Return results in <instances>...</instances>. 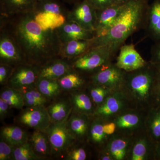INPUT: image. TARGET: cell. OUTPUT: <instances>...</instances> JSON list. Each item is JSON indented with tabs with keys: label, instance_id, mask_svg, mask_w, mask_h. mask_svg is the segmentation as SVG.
<instances>
[{
	"label": "cell",
	"instance_id": "obj_8",
	"mask_svg": "<svg viewBox=\"0 0 160 160\" xmlns=\"http://www.w3.org/2000/svg\"><path fill=\"white\" fill-rule=\"evenodd\" d=\"M40 67L26 63L15 67L7 86L19 89L36 84L38 78Z\"/></svg>",
	"mask_w": 160,
	"mask_h": 160
},
{
	"label": "cell",
	"instance_id": "obj_23",
	"mask_svg": "<svg viewBox=\"0 0 160 160\" xmlns=\"http://www.w3.org/2000/svg\"><path fill=\"white\" fill-rule=\"evenodd\" d=\"M61 0H40L37 1L33 12H52L67 17L70 9Z\"/></svg>",
	"mask_w": 160,
	"mask_h": 160
},
{
	"label": "cell",
	"instance_id": "obj_20",
	"mask_svg": "<svg viewBox=\"0 0 160 160\" xmlns=\"http://www.w3.org/2000/svg\"><path fill=\"white\" fill-rule=\"evenodd\" d=\"M1 137L14 147L26 142L29 138L28 133L17 126L3 127L1 130Z\"/></svg>",
	"mask_w": 160,
	"mask_h": 160
},
{
	"label": "cell",
	"instance_id": "obj_11",
	"mask_svg": "<svg viewBox=\"0 0 160 160\" xmlns=\"http://www.w3.org/2000/svg\"><path fill=\"white\" fill-rule=\"evenodd\" d=\"M91 80L94 85L108 87L119 86L125 80L123 70L116 65L109 63L101 67L91 76Z\"/></svg>",
	"mask_w": 160,
	"mask_h": 160
},
{
	"label": "cell",
	"instance_id": "obj_37",
	"mask_svg": "<svg viewBox=\"0 0 160 160\" xmlns=\"http://www.w3.org/2000/svg\"><path fill=\"white\" fill-rule=\"evenodd\" d=\"M146 145L145 142L143 141H140L136 144L133 148L132 159L142 160L146 155Z\"/></svg>",
	"mask_w": 160,
	"mask_h": 160
},
{
	"label": "cell",
	"instance_id": "obj_34",
	"mask_svg": "<svg viewBox=\"0 0 160 160\" xmlns=\"http://www.w3.org/2000/svg\"><path fill=\"white\" fill-rule=\"evenodd\" d=\"M14 148L1 138L0 160H12V154Z\"/></svg>",
	"mask_w": 160,
	"mask_h": 160
},
{
	"label": "cell",
	"instance_id": "obj_28",
	"mask_svg": "<svg viewBox=\"0 0 160 160\" xmlns=\"http://www.w3.org/2000/svg\"><path fill=\"white\" fill-rule=\"evenodd\" d=\"M71 105L76 111L89 113L92 110V103L87 95L83 93H73L71 95Z\"/></svg>",
	"mask_w": 160,
	"mask_h": 160
},
{
	"label": "cell",
	"instance_id": "obj_1",
	"mask_svg": "<svg viewBox=\"0 0 160 160\" xmlns=\"http://www.w3.org/2000/svg\"><path fill=\"white\" fill-rule=\"evenodd\" d=\"M0 29L11 35L28 64L41 66L59 57L60 42L56 30H44L33 13L0 15Z\"/></svg>",
	"mask_w": 160,
	"mask_h": 160
},
{
	"label": "cell",
	"instance_id": "obj_22",
	"mask_svg": "<svg viewBox=\"0 0 160 160\" xmlns=\"http://www.w3.org/2000/svg\"><path fill=\"white\" fill-rule=\"evenodd\" d=\"M21 92L26 107L44 106L48 99L38 89L36 84L18 89Z\"/></svg>",
	"mask_w": 160,
	"mask_h": 160
},
{
	"label": "cell",
	"instance_id": "obj_19",
	"mask_svg": "<svg viewBox=\"0 0 160 160\" xmlns=\"http://www.w3.org/2000/svg\"><path fill=\"white\" fill-rule=\"evenodd\" d=\"M35 21L44 30H54L63 25L67 17L52 12H33Z\"/></svg>",
	"mask_w": 160,
	"mask_h": 160
},
{
	"label": "cell",
	"instance_id": "obj_42",
	"mask_svg": "<svg viewBox=\"0 0 160 160\" xmlns=\"http://www.w3.org/2000/svg\"><path fill=\"white\" fill-rule=\"evenodd\" d=\"M10 106L4 100L0 98V118L1 120L4 119L7 116L9 112Z\"/></svg>",
	"mask_w": 160,
	"mask_h": 160
},
{
	"label": "cell",
	"instance_id": "obj_4",
	"mask_svg": "<svg viewBox=\"0 0 160 160\" xmlns=\"http://www.w3.org/2000/svg\"><path fill=\"white\" fill-rule=\"evenodd\" d=\"M68 119L59 122L51 123L45 131L53 154H60L66 151L75 139L67 127Z\"/></svg>",
	"mask_w": 160,
	"mask_h": 160
},
{
	"label": "cell",
	"instance_id": "obj_45",
	"mask_svg": "<svg viewBox=\"0 0 160 160\" xmlns=\"http://www.w3.org/2000/svg\"><path fill=\"white\" fill-rule=\"evenodd\" d=\"M130 0H115L116 5H125L129 2Z\"/></svg>",
	"mask_w": 160,
	"mask_h": 160
},
{
	"label": "cell",
	"instance_id": "obj_32",
	"mask_svg": "<svg viewBox=\"0 0 160 160\" xmlns=\"http://www.w3.org/2000/svg\"><path fill=\"white\" fill-rule=\"evenodd\" d=\"M138 122V117L136 115L127 114L119 118L117 124L121 128H130L135 126Z\"/></svg>",
	"mask_w": 160,
	"mask_h": 160
},
{
	"label": "cell",
	"instance_id": "obj_6",
	"mask_svg": "<svg viewBox=\"0 0 160 160\" xmlns=\"http://www.w3.org/2000/svg\"><path fill=\"white\" fill-rule=\"evenodd\" d=\"M67 19L77 23L84 29L94 32L97 20V10L87 0H82L72 5Z\"/></svg>",
	"mask_w": 160,
	"mask_h": 160
},
{
	"label": "cell",
	"instance_id": "obj_33",
	"mask_svg": "<svg viewBox=\"0 0 160 160\" xmlns=\"http://www.w3.org/2000/svg\"><path fill=\"white\" fill-rule=\"evenodd\" d=\"M92 140L95 142H100L102 141L105 137L103 125L100 123L94 122L91 126L90 131Z\"/></svg>",
	"mask_w": 160,
	"mask_h": 160
},
{
	"label": "cell",
	"instance_id": "obj_43",
	"mask_svg": "<svg viewBox=\"0 0 160 160\" xmlns=\"http://www.w3.org/2000/svg\"><path fill=\"white\" fill-rule=\"evenodd\" d=\"M103 128L105 134L110 135L114 132L116 129V125L114 123H110L103 125Z\"/></svg>",
	"mask_w": 160,
	"mask_h": 160
},
{
	"label": "cell",
	"instance_id": "obj_16",
	"mask_svg": "<svg viewBox=\"0 0 160 160\" xmlns=\"http://www.w3.org/2000/svg\"><path fill=\"white\" fill-rule=\"evenodd\" d=\"M91 40H72L61 43L59 57L68 60L78 57L92 48Z\"/></svg>",
	"mask_w": 160,
	"mask_h": 160
},
{
	"label": "cell",
	"instance_id": "obj_12",
	"mask_svg": "<svg viewBox=\"0 0 160 160\" xmlns=\"http://www.w3.org/2000/svg\"><path fill=\"white\" fill-rule=\"evenodd\" d=\"M126 4L113 5L103 10L97 11L95 37L104 35L111 29L122 13Z\"/></svg>",
	"mask_w": 160,
	"mask_h": 160
},
{
	"label": "cell",
	"instance_id": "obj_2",
	"mask_svg": "<svg viewBox=\"0 0 160 160\" xmlns=\"http://www.w3.org/2000/svg\"><path fill=\"white\" fill-rule=\"evenodd\" d=\"M149 6L148 0H130L111 29L91 40L92 48L108 46L117 53L130 36L145 28Z\"/></svg>",
	"mask_w": 160,
	"mask_h": 160
},
{
	"label": "cell",
	"instance_id": "obj_3",
	"mask_svg": "<svg viewBox=\"0 0 160 160\" xmlns=\"http://www.w3.org/2000/svg\"><path fill=\"white\" fill-rule=\"evenodd\" d=\"M116 54L109 46H99L91 48L78 57L69 61L72 69L78 72L97 71L110 63Z\"/></svg>",
	"mask_w": 160,
	"mask_h": 160
},
{
	"label": "cell",
	"instance_id": "obj_7",
	"mask_svg": "<svg viewBox=\"0 0 160 160\" xmlns=\"http://www.w3.org/2000/svg\"><path fill=\"white\" fill-rule=\"evenodd\" d=\"M18 121L35 130L44 132L51 123L47 109L44 106L26 107L19 115Z\"/></svg>",
	"mask_w": 160,
	"mask_h": 160
},
{
	"label": "cell",
	"instance_id": "obj_14",
	"mask_svg": "<svg viewBox=\"0 0 160 160\" xmlns=\"http://www.w3.org/2000/svg\"><path fill=\"white\" fill-rule=\"evenodd\" d=\"M73 69L69 60L58 57L40 66L38 78L58 80Z\"/></svg>",
	"mask_w": 160,
	"mask_h": 160
},
{
	"label": "cell",
	"instance_id": "obj_40",
	"mask_svg": "<svg viewBox=\"0 0 160 160\" xmlns=\"http://www.w3.org/2000/svg\"><path fill=\"white\" fill-rule=\"evenodd\" d=\"M152 62L160 67V42H155L151 49Z\"/></svg>",
	"mask_w": 160,
	"mask_h": 160
},
{
	"label": "cell",
	"instance_id": "obj_38",
	"mask_svg": "<svg viewBox=\"0 0 160 160\" xmlns=\"http://www.w3.org/2000/svg\"><path fill=\"white\" fill-rule=\"evenodd\" d=\"M97 11L102 10L116 5L115 0H87Z\"/></svg>",
	"mask_w": 160,
	"mask_h": 160
},
{
	"label": "cell",
	"instance_id": "obj_47",
	"mask_svg": "<svg viewBox=\"0 0 160 160\" xmlns=\"http://www.w3.org/2000/svg\"><path fill=\"white\" fill-rule=\"evenodd\" d=\"M35 1L36 2H37V1H40V0H35Z\"/></svg>",
	"mask_w": 160,
	"mask_h": 160
},
{
	"label": "cell",
	"instance_id": "obj_15",
	"mask_svg": "<svg viewBox=\"0 0 160 160\" xmlns=\"http://www.w3.org/2000/svg\"><path fill=\"white\" fill-rule=\"evenodd\" d=\"M145 29L148 37L160 42V0H153L147 10Z\"/></svg>",
	"mask_w": 160,
	"mask_h": 160
},
{
	"label": "cell",
	"instance_id": "obj_10",
	"mask_svg": "<svg viewBox=\"0 0 160 160\" xmlns=\"http://www.w3.org/2000/svg\"><path fill=\"white\" fill-rule=\"evenodd\" d=\"M116 65L126 72H131L143 68L147 63L138 52L133 44H124L119 50Z\"/></svg>",
	"mask_w": 160,
	"mask_h": 160
},
{
	"label": "cell",
	"instance_id": "obj_36",
	"mask_svg": "<svg viewBox=\"0 0 160 160\" xmlns=\"http://www.w3.org/2000/svg\"><path fill=\"white\" fill-rule=\"evenodd\" d=\"M15 67L8 64L0 63V84L6 85Z\"/></svg>",
	"mask_w": 160,
	"mask_h": 160
},
{
	"label": "cell",
	"instance_id": "obj_29",
	"mask_svg": "<svg viewBox=\"0 0 160 160\" xmlns=\"http://www.w3.org/2000/svg\"><path fill=\"white\" fill-rule=\"evenodd\" d=\"M41 159L33 151L29 141L14 148L12 160H36Z\"/></svg>",
	"mask_w": 160,
	"mask_h": 160
},
{
	"label": "cell",
	"instance_id": "obj_30",
	"mask_svg": "<svg viewBox=\"0 0 160 160\" xmlns=\"http://www.w3.org/2000/svg\"><path fill=\"white\" fill-rule=\"evenodd\" d=\"M121 106L122 103L118 98L116 97H110L98 107L96 113L101 116L110 115L117 112Z\"/></svg>",
	"mask_w": 160,
	"mask_h": 160
},
{
	"label": "cell",
	"instance_id": "obj_13",
	"mask_svg": "<svg viewBox=\"0 0 160 160\" xmlns=\"http://www.w3.org/2000/svg\"><path fill=\"white\" fill-rule=\"evenodd\" d=\"M56 30L61 43L72 40H91L95 36L94 32L84 29L77 23L68 19Z\"/></svg>",
	"mask_w": 160,
	"mask_h": 160
},
{
	"label": "cell",
	"instance_id": "obj_46",
	"mask_svg": "<svg viewBox=\"0 0 160 160\" xmlns=\"http://www.w3.org/2000/svg\"><path fill=\"white\" fill-rule=\"evenodd\" d=\"M102 159L103 160H111L110 158L109 157L105 156L104 157L102 158Z\"/></svg>",
	"mask_w": 160,
	"mask_h": 160
},
{
	"label": "cell",
	"instance_id": "obj_9",
	"mask_svg": "<svg viewBox=\"0 0 160 160\" xmlns=\"http://www.w3.org/2000/svg\"><path fill=\"white\" fill-rule=\"evenodd\" d=\"M148 64L143 68L135 70L134 73L129 76L128 82L135 94L141 98L148 96L149 89L156 76L154 72L147 67Z\"/></svg>",
	"mask_w": 160,
	"mask_h": 160
},
{
	"label": "cell",
	"instance_id": "obj_44",
	"mask_svg": "<svg viewBox=\"0 0 160 160\" xmlns=\"http://www.w3.org/2000/svg\"><path fill=\"white\" fill-rule=\"evenodd\" d=\"M66 4H69L70 5H73L76 3L82 0H61Z\"/></svg>",
	"mask_w": 160,
	"mask_h": 160
},
{
	"label": "cell",
	"instance_id": "obj_24",
	"mask_svg": "<svg viewBox=\"0 0 160 160\" xmlns=\"http://www.w3.org/2000/svg\"><path fill=\"white\" fill-rule=\"evenodd\" d=\"M36 85L39 91L48 99L57 96L62 90L58 80L38 78Z\"/></svg>",
	"mask_w": 160,
	"mask_h": 160
},
{
	"label": "cell",
	"instance_id": "obj_5",
	"mask_svg": "<svg viewBox=\"0 0 160 160\" xmlns=\"http://www.w3.org/2000/svg\"><path fill=\"white\" fill-rule=\"evenodd\" d=\"M0 63L14 67L27 63L14 38L3 29H0Z\"/></svg>",
	"mask_w": 160,
	"mask_h": 160
},
{
	"label": "cell",
	"instance_id": "obj_31",
	"mask_svg": "<svg viewBox=\"0 0 160 160\" xmlns=\"http://www.w3.org/2000/svg\"><path fill=\"white\" fill-rule=\"evenodd\" d=\"M126 142L124 140L118 139L112 142L110 146V152L112 155L116 160L124 159L126 155Z\"/></svg>",
	"mask_w": 160,
	"mask_h": 160
},
{
	"label": "cell",
	"instance_id": "obj_17",
	"mask_svg": "<svg viewBox=\"0 0 160 160\" xmlns=\"http://www.w3.org/2000/svg\"><path fill=\"white\" fill-rule=\"evenodd\" d=\"M36 2L35 0H0V15L33 12Z\"/></svg>",
	"mask_w": 160,
	"mask_h": 160
},
{
	"label": "cell",
	"instance_id": "obj_35",
	"mask_svg": "<svg viewBox=\"0 0 160 160\" xmlns=\"http://www.w3.org/2000/svg\"><path fill=\"white\" fill-rule=\"evenodd\" d=\"M96 86L92 88L90 95L93 102L97 104L102 102L107 94V91L102 86L95 85Z\"/></svg>",
	"mask_w": 160,
	"mask_h": 160
},
{
	"label": "cell",
	"instance_id": "obj_25",
	"mask_svg": "<svg viewBox=\"0 0 160 160\" xmlns=\"http://www.w3.org/2000/svg\"><path fill=\"white\" fill-rule=\"evenodd\" d=\"M0 98L4 100L10 107L22 109L24 106V100L20 92L17 89L6 86L1 92Z\"/></svg>",
	"mask_w": 160,
	"mask_h": 160
},
{
	"label": "cell",
	"instance_id": "obj_27",
	"mask_svg": "<svg viewBox=\"0 0 160 160\" xmlns=\"http://www.w3.org/2000/svg\"><path fill=\"white\" fill-rule=\"evenodd\" d=\"M67 127L75 138L81 137L86 134L88 122L86 118L78 115H72L67 121Z\"/></svg>",
	"mask_w": 160,
	"mask_h": 160
},
{
	"label": "cell",
	"instance_id": "obj_26",
	"mask_svg": "<svg viewBox=\"0 0 160 160\" xmlns=\"http://www.w3.org/2000/svg\"><path fill=\"white\" fill-rule=\"evenodd\" d=\"M58 80L62 89L67 90H73L80 88L85 82L79 72L74 69Z\"/></svg>",
	"mask_w": 160,
	"mask_h": 160
},
{
	"label": "cell",
	"instance_id": "obj_18",
	"mask_svg": "<svg viewBox=\"0 0 160 160\" xmlns=\"http://www.w3.org/2000/svg\"><path fill=\"white\" fill-rule=\"evenodd\" d=\"M29 142L40 159L49 157L52 153L49 138L45 132L35 130L29 137Z\"/></svg>",
	"mask_w": 160,
	"mask_h": 160
},
{
	"label": "cell",
	"instance_id": "obj_21",
	"mask_svg": "<svg viewBox=\"0 0 160 160\" xmlns=\"http://www.w3.org/2000/svg\"><path fill=\"white\" fill-rule=\"evenodd\" d=\"M71 105V103L68 101L62 100L52 103L47 107L46 109L51 123L59 122L68 119L72 110Z\"/></svg>",
	"mask_w": 160,
	"mask_h": 160
},
{
	"label": "cell",
	"instance_id": "obj_39",
	"mask_svg": "<svg viewBox=\"0 0 160 160\" xmlns=\"http://www.w3.org/2000/svg\"><path fill=\"white\" fill-rule=\"evenodd\" d=\"M86 158V151L82 148L75 149L69 152L67 155V160H85Z\"/></svg>",
	"mask_w": 160,
	"mask_h": 160
},
{
	"label": "cell",
	"instance_id": "obj_41",
	"mask_svg": "<svg viewBox=\"0 0 160 160\" xmlns=\"http://www.w3.org/2000/svg\"><path fill=\"white\" fill-rule=\"evenodd\" d=\"M152 130L155 137H160V113H158L152 120Z\"/></svg>",
	"mask_w": 160,
	"mask_h": 160
}]
</instances>
